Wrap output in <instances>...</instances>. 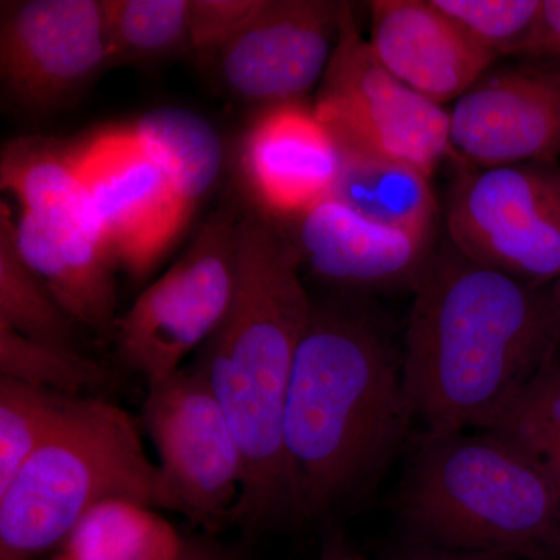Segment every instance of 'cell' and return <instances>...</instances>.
<instances>
[{
    "mask_svg": "<svg viewBox=\"0 0 560 560\" xmlns=\"http://www.w3.org/2000/svg\"><path fill=\"white\" fill-rule=\"evenodd\" d=\"M412 293L401 361L425 431L488 429L556 359L548 290L467 259L451 242L434 249Z\"/></svg>",
    "mask_w": 560,
    "mask_h": 560,
    "instance_id": "6da1fadb",
    "label": "cell"
},
{
    "mask_svg": "<svg viewBox=\"0 0 560 560\" xmlns=\"http://www.w3.org/2000/svg\"><path fill=\"white\" fill-rule=\"evenodd\" d=\"M412 418L401 353L381 324L340 302H313L283 415L291 522L319 517L366 488Z\"/></svg>",
    "mask_w": 560,
    "mask_h": 560,
    "instance_id": "7a4b0ae2",
    "label": "cell"
},
{
    "mask_svg": "<svg viewBox=\"0 0 560 560\" xmlns=\"http://www.w3.org/2000/svg\"><path fill=\"white\" fill-rule=\"evenodd\" d=\"M293 245L256 215L238 220L237 289L197 370L230 420L245 477L234 523L260 530L291 521L283 415L313 307Z\"/></svg>",
    "mask_w": 560,
    "mask_h": 560,
    "instance_id": "3957f363",
    "label": "cell"
},
{
    "mask_svg": "<svg viewBox=\"0 0 560 560\" xmlns=\"http://www.w3.org/2000/svg\"><path fill=\"white\" fill-rule=\"evenodd\" d=\"M397 506L420 544L560 560L559 482L534 453L492 431L416 438Z\"/></svg>",
    "mask_w": 560,
    "mask_h": 560,
    "instance_id": "277c9868",
    "label": "cell"
},
{
    "mask_svg": "<svg viewBox=\"0 0 560 560\" xmlns=\"http://www.w3.org/2000/svg\"><path fill=\"white\" fill-rule=\"evenodd\" d=\"M106 500L165 510L161 470L127 412L81 397L0 492V560H24L61 544Z\"/></svg>",
    "mask_w": 560,
    "mask_h": 560,
    "instance_id": "5b68a950",
    "label": "cell"
},
{
    "mask_svg": "<svg viewBox=\"0 0 560 560\" xmlns=\"http://www.w3.org/2000/svg\"><path fill=\"white\" fill-rule=\"evenodd\" d=\"M0 184L21 205L14 243L22 260L77 324H116V282L101 224L70 160V147L43 138L7 143Z\"/></svg>",
    "mask_w": 560,
    "mask_h": 560,
    "instance_id": "8992f818",
    "label": "cell"
},
{
    "mask_svg": "<svg viewBox=\"0 0 560 560\" xmlns=\"http://www.w3.org/2000/svg\"><path fill=\"white\" fill-rule=\"evenodd\" d=\"M315 113L340 147L404 162L430 178L442 160L455 156L451 113L401 83L377 60L349 5Z\"/></svg>",
    "mask_w": 560,
    "mask_h": 560,
    "instance_id": "52a82bcc",
    "label": "cell"
},
{
    "mask_svg": "<svg viewBox=\"0 0 560 560\" xmlns=\"http://www.w3.org/2000/svg\"><path fill=\"white\" fill-rule=\"evenodd\" d=\"M234 213L210 217L194 245L116 320L119 359L147 385L164 381L219 330L237 289Z\"/></svg>",
    "mask_w": 560,
    "mask_h": 560,
    "instance_id": "ba28073f",
    "label": "cell"
},
{
    "mask_svg": "<svg viewBox=\"0 0 560 560\" xmlns=\"http://www.w3.org/2000/svg\"><path fill=\"white\" fill-rule=\"evenodd\" d=\"M448 242L467 259L544 287L560 278V165L467 172L447 208Z\"/></svg>",
    "mask_w": 560,
    "mask_h": 560,
    "instance_id": "9c48e42d",
    "label": "cell"
},
{
    "mask_svg": "<svg viewBox=\"0 0 560 560\" xmlns=\"http://www.w3.org/2000/svg\"><path fill=\"white\" fill-rule=\"evenodd\" d=\"M142 423L160 455L165 510L208 533L234 525L243 456L230 420L197 366L150 383Z\"/></svg>",
    "mask_w": 560,
    "mask_h": 560,
    "instance_id": "30bf717a",
    "label": "cell"
},
{
    "mask_svg": "<svg viewBox=\"0 0 560 560\" xmlns=\"http://www.w3.org/2000/svg\"><path fill=\"white\" fill-rule=\"evenodd\" d=\"M114 264L149 275L190 220L164 165L130 127L106 128L70 147Z\"/></svg>",
    "mask_w": 560,
    "mask_h": 560,
    "instance_id": "8fae6325",
    "label": "cell"
},
{
    "mask_svg": "<svg viewBox=\"0 0 560 560\" xmlns=\"http://www.w3.org/2000/svg\"><path fill=\"white\" fill-rule=\"evenodd\" d=\"M114 61L105 0L3 3L0 69L22 105L36 110L68 105Z\"/></svg>",
    "mask_w": 560,
    "mask_h": 560,
    "instance_id": "7c38bea8",
    "label": "cell"
},
{
    "mask_svg": "<svg viewBox=\"0 0 560 560\" xmlns=\"http://www.w3.org/2000/svg\"><path fill=\"white\" fill-rule=\"evenodd\" d=\"M453 154L480 168L560 161V70L486 73L451 110Z\"/></svg>",
    "mask_w": 560,
    "mask_h": 560,
    "instance_id": "4fadbf2b",
    "label": "cell"
},
{
    "mask_svg": "<svg viewBox=\"0 0 560 560\" xmlns=\"http://www.w3.org/2000/svg\"><path fill=\"white\" fill-rule=\"evenodd\" d=\"M346 3L267 0L248 27L220 51L223 79L254 102H294L326 73Z\"/></svg>",
    "mask_w": 560,
    "mask_h": 560,
    "instance_id": "5bb4252c",
    "label": "cell"
},
{
    "mask_svg": "<svg viewBox=\"0 0 560 560\" xmlns=\"http://www.w3.org/2000/svg\"><path fill=\"white\" fill-rule=\"evenodd\" d=\"M294 220L301 265L341 289L415 291L434 254V231L383 226L334 197Z\"/></svg>",
    "mask_w": 560,
    "mask_h": 560,
    "instance_id": "9a60e30c",
    "label": "cell"
},
{
    "mask_svg": "<svg viewBox=\"0 0 560 560\" xmlns=\"http://www.w3.org/2000/svg\"><path fill=\"white\" fill-rule=\"evenodd\" d=\"M371 49L401 83L444 105L463 97L497 58L482 50L434 0L371 3Z\"/></svg>",
    "mask_w": 560,
    "mask_h": 560,
    "instance_id": "2e32d148",
    "label": "cell"
},
{
    "mask_svg": "<svg viewBox=\"0 0 560 560\" xmlns=\"http://www.w3.org/2000/svg\"><path fill=\"white\" fill-rule=\"evenodd\" d=\"M243 165L257 200L272 213L296 219L334 195L341 149L315 109L276 103L249 128Z\"/></svg>",
    "mask_w": 560,
    "mask_h": 560,
    "instance_id": "e0dca14e",
    "label": "cell"
},
{
    "mask_svg": "<svg viewBox=\"0 0 560 560\" xmlns=\"http://www.w3.org/2000/svg\"><path fill=\"white\" fill-rule=\"evenodd\" d=\"M341 149V171L331 197L364 219L407 231H434L438 206L430 176L404 164Z\"/></svg>",
    "mask_w": 560,
    "mask_h": 560,
    "instance_id": "ac0fdd59",
    "label": "cell"
},
{
    "mask_svg": "<svg viewBox=\"0 0 560 560\" xmlns=\"http://www.w3.org/2000/svg\"><path fill=\"white\" fill-rule=\"evenodd\" d=\"M132 128L164 165L191 215L219 179L223 165L219 132L198 114L168 106L143 114Z\"/></svg>",
    "mask_w": 560,
    "mask_h": 560,
    "instance_id": "d6986e66",
    "label": "cell"
},
{
    "mask_svg": "<svg viewBox=\"0 0 560 560\" xmlns=\"http://www.w3.org/2000/svg\"><path fill=\"white\" fill-rule=\"evenodd\" d=\"M183 547L171 523L151 508L106 500L81 518L58 560H176Z\"/></svg>",
    "mask_w": 560,
    "mask_h": 560,
    "instance_id": "ffe728a7",
    "label": "cell"
},
{
    "mask_svg": "<svg viewBox=\"0 0 560 560\" xmlns=\"http://www.w3.org/2000/svg\"><path fill=\"white\" fill-rule=\"evenodd\" d=\"M14 217L0 208V323L24 337L62 348H75L77 323L22 260L14 243Z\"/></svg>",
    "mask_w": 560,
    "mask_h": 560,
    "instance_id": "44dd1931",
    "label": "cell"
},
{
    "mask_svg": "<svg viewBox=\"0 0 560 560\" xmlns=\"http://www.w3.org/2000/svg\"><path fill=\"white\" fill-rule=\"evenodd\" d=\"M80 399L0 377V492Z\"/></svg>",
    "mask_w": 560,
    "mask_h": 560,
    "instance_id": "7402d4cb",
    "label": "cell"
},
{
    "mask_svg": "<svg viewBox=\"0 0 560 560\" xmlns=\"http://www.w3.org/2000/svg\"><path fill=\"white\" fill-rule=\"evenodd\" d=\"M0 377L86 397L108 383V371L77 349L32 340L0 323Z\"/></svg>",
    "mask_w": 560,
    "mask_h": 560,
    "instance_id": "603a6c76",
    "label": "cell"
},
{
    "mask_svg": "<svg viewBox=\"0 0 560 560\" xmlns=\"http://www.w3.org/2000/svg\"><path fill=\"white\" fill-rule=\"evenodd\" d=\"M105 7L117 60L189 44L190 0H105Z\"/></svg>",
    "mask_w": 560,
    "mask_h": 560,
    "instance_id": "cb8c5ba5",
    "label": "cell"
},
{
    "mask_svg": "<svg viewBox=\"0 0 560 560\" xmlns=\"http://www.w3.org/2000/svg\"><path fill=\"white\" fill-rule=\"evenodd\" d=\"M438 7L492 57H521L528 49L541 0H434Z\"/></svg>",
    "mask_w": 560,
    "mask_h": 560,
    "instance_id": "d4e9b609",
    "label": "cell"
},
{
    "mask_svg": "<svg viewBox=\"0 0 560 560\" xmlns=\"http://www.w3.org/2000/svg\"><path fill=\"white\" fill-rule=\"evenodd\" d=\"M540 458L560 441V361L544 368L499 418L485 429Z\"/></svg>",
    "mask_w": 560,
    "mask_h": 560,
    "instance_id": "484cf974",
    "label": "cell"
},
{
    "mask_svg": "<svg viewBox=\"0 0 560 560\" xmlns=\"http://www.w3.org/2000/svg\"><path fill=\"white\" fill-rule=\"evenodd\" d=\"M267 0H190L189 44L198 54H220L259 16Z\"/></svg>",
    "mask_w": 560,
    "mask_h": 560,
    "instance_id": "4316f807",
    "label": "cell"
},
{
    "mask_svg": "<svg viewBox=\"0 0 560 560\" xmlns=\"http://www.w3.org/2000/svg\"><path fill=\"white\" fill-rule=\"evenodd\" d=\"M523 58L560 70V0H541L536 32Z\"/></svg>",
    "mask_w": 560,
    "mask_h": 560,
    "instance_id": "83f0119b",
    "label": "cell"
},
{
    "mask_svg": "<svg viewBox=\"0 0 560 560\" xmlns=\"http://www.w3.org/2000/svg\"><path fill=\"white\" fill-rule=\"evenodd\" d=\"M396 560H512L500 556L481 555V552L445 550L412 540L397 555Z\"/></svg>",
    "mask_w": 560,
    "mask_h": 560,
    "instance_id": "f1b7e54d",
    "label": "cell"
},
{
    "mask_svg": "<svg viewBox=\"0 0 560 560\" xmlns=\"http://www.w3.org/2000/svg\"><path fill=\"white\" fill-rule=\"evenodd\" d=\"M176 560H237L217 545L202 540H184L183 551Z\"/></svg>",
    "mask_w": 560,
    "mask_h": 560,
    "instance_id": "f546056e",
    "label": "cell"
},
{
    "mask_svg": "<svg viewBox=\"0 0 560 560\" xmlns=\"http://www.w3.org/2000/svg\"><path fill=\"white\" fill-rule=\"evenodd\" d=\"M318 560H366L341 540L327 541Z\"/></svg>",
    "mask_w": 560,
    "mask_h": 560,
    "instance_id": "4dcf8cb0",
    "label": "cell"
},
{
    "mask_svg": "<svg viewBox=\"0 0 560 560\" xmlns=\"http://www.w3.org/2000/svg\"><path fill=\"white\" fill-rule=\"evenodd\" d=\"M541 463L547 466V469L551 471L555 480L559 482L560 486V441L558 444L552 445L550 451L545 452L544 455L540 456Z\"/></svg>",
    "mask_w": 560,
    "mask_h": 560,
    "instance_id": "1f68e13d",
    "label": "cell"
},
{
    "mask_svg": "<svg viewBox=\"0 0 560 560\" xmlns=\"http://www.w3.org/2000/svg\"><path fill=\"white\" fill-rule=\"evenodd\" d=\"M548 294H550L552 319H555L556 334H558L560 346V278L552 282V287L548 290Z\"/></svg>",
    "mask_w": 560,
    "mask_h": 560,
    "instance_id": "d6a6232c",
    "label": "cell"
},
{
    "mask_svg": "<svg viewBox=\"0 0 560 560\" xmlns=\"http://www.w3.org/2000/svg\"><path fill=\"white\" fill-rule=\"evenodd\" d=\"M58 560V559H57Z\"/></svg>",
    "mask_w": 560,
    "mask_h": 560,
    "instance_id": "836d02e7",
    "label": "cell"
}]
</instances>
